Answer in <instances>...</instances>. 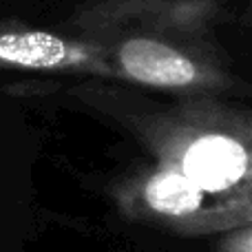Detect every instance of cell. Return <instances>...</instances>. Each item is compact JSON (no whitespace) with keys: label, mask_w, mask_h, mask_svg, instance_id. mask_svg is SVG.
I'll return each instance as SVG.
<instances>
[{"label":"cell","mask_w":252,"mask_h":252,"mask_svg":"<svg viewBox=\"0 0 252 252\" xmlns=\"http://www.w3.org/2000/svg\"><path fill=\"white\" fill-rule=\"evenodd\" d=\"M75 95L128 130L153 164L217 199L252 206V118L246 106L213 93H175L159 102L137 87L95 78Z\"/></svg>","instance_id":"obj_1"},{"label":"cell","mask_w":252,"mask_h":252,"mask_svg":"<svg viewBox=\"0 0 252 252\" xmlns=\"http://www.w3.org/2000/svg\"><path fill=\"white\" fill-rule=\"evenodd\" d=\"M113 197L124 217L182 237H217L252 221V206L217 199L157 164L124 177Z\"/></svg>","instance_id":"obj_2"},{"label":"cell","mask_w":252,"mask_h":252,"mask_svg":"<svg viewBox=\"0 0 252 252\" xmlns=\"http://www.w3.org/2000/svg\"><path fill=\"white\" fill-rule=\"evenodd\" d=\"M226 16L221 0H87L62 31L89 40L146 35L213 44Z\"/></svg>","instance_id":"obj_3"},{"label":"cell","mask_w":252,"mask_h":252,"mask_svg":"<svg viewBox=\"0 0 252 252\" xmlns=\"http://www.w3.org/2000/svg\"><path fill=\"white\" fill-rule=\"evenodd\" d=\"M0 71H35L120 82L109 40H89L18 20H0Z\"/></svg>","instance_id":"obj_4"},{"label":"cell","mask_w":252,"mask_h":252,"mask_svg":"<svg viewBox=\"0 0 252 252\" xmlns=\"http://www.w3.org/2000/svg\"><path fill=\"white\" fill-rule=\"evenodd\" d=\"M215 252H252V226L244 223V226L230 228L226 232H219Z\"/></svg>","instance_id":"obj_5"}]
</instances>
